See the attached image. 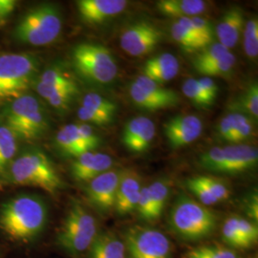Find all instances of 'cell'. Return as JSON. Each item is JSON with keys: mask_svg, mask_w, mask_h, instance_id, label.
Instances as JSON below:
<instances>
[{"mask_svg": "<svg viewBox=\"0 0 258 258\" xmlns=\"http://www.w3.org/2000/svg\"><path fill=\"white\" fill-rule=\"evenodd\" d=\"M180 71V63L175 55L164 53L148 59L144 66V76L162 84L173 80Z\"/></svg>", "mask_w": 258, "mask_h": 258, "instance_id": "19", "label": "cell"}, {"mask_svg": "<svg viewBox=\"0 0 258 258\" xmlns=\"http://www.w3.org/2000/svg\"><path fill=\"white\" fill-rule=\"evenodd\" d=\"M197 82L199 83L204 93L214 102L218 95V86L215 82L210 77H203V78L197 79Z\"/></svg>", "mask_w": 258, "mask_h": 258, "instance_id": "47", "label": "cell"}, {"mask_svg": "<svg viewBox=\"0 0 258 258\" xmlns=\"http://www.w3.org/2000/svg\"><path fill=\"white\" fill-rule=\"evenodd\" d=\"M229 52H230V50L221 45L219 42L212 43L211 45L204 48L203 50H201L194 57V68L211 63L212 61L228 54Z\"/></svg>", "mask_w": 258, "mask_h": 258, "instance_id": "34", "label": "cell"}, {"mask_svg": "<svg viewBox=\"0 0 258 258\" xmlns=\"http://www.w3.org/2000/svg\"><path fill=\"white\" fill-rule=\"evenodd\" d=\"M62 19L59 11L51 4L30 10L16 26L13 36L17 41L32 46H45L59 37Z\"/></svg>", "mask_w": 258, "mask_h": 258, "instance_id": "7", "label": "cell"}, {"mask_svg": "<svg viewBox=\"0 0 258 258\" xmlns=\"http://www.w3.org/2000/svg\"><path fill=\"white\" fill-rule=\"evenodd\" d=\"M47 222L46 204L36 195L21 194L0 206V231L15 243L28 244L37 239Z\"/></svg>", "mask_w": 258, "mask_h": 258, "instance_id": "1", "label": "cell"}, {"mask_svg": "<svg viewBox=\"0 0 258 258\" xmlns=\"http://www.w3.org/2000/svg\"><path fill=\"white\" fill-rule=\"evenodd\" d=\"M80 136L83 140L85 147L89 151H93L95 148H98L101 144V139L96 134L95 130L90 124L87 123H77Z\"/></svg>", "mask_w": 258, "mask_h": 258, "instance_id": "44", "label": "cell"}, {"mask_svg": "<svg viewBox=\"0 0 258 258\" xmlns=\"http://www.w3.org/2000/svg\"><path fill=\"white\" fill-rule=\"evenodd\" d=\"M243 46L245 54L249 58H256L258 55L257 19H249L243 29Z\"/></svg>", "mask_w": 258, "mask_h": 258, "instance_id": "31", "label": "cell"}, {"mask_svg": "<svg viewBox=\"0 0 258 258\" xmlns=\"http://www.w3.org/2000/svg\"><path fill=\"white\" fill-rule=\"evenodd\" d=\"M236 115V123H235V129L234 134L232 138V144L239 145L241 142L249 140L253 135V129L254 124L252 119H250L247 115L243 113H237Z\"/></svg>", "mask_w": 258, "mask_h": 258, "instance_id": "36", "label": "cell"}, {"mask_svg": "<svg viewBox=\"0 0 258 258\" xmlns=\"http://www.w3.org/2000/svg\"><path fill=\"white\" fill-rule=\"evenodd\" d=\"M2 120L19 141H36L49 128V119L42 103L28 93L8 102Z\"/></svg>", "mask_w": 258, "mask_h": 258, "instance_id": "3", "label": "cell"}, {"mask_svg": "<svg viewBox=\"0 0 258 258\" xmlns=\"http://www.w3.org/2000/svg\"><path fill=\"white\" fill-rule=\"evenodd\" d=\"M128 91L129 96L132 99V101L137 106L143 108V109L156 111L165 108L160 102H156L155 100L150 98L139 87L137 84H135L134 83H132L129 85Z\"/></svg>", "mask_w": 258, "mask_h": 258, "instance_id": "37", "label": "cell"}, {"mask_svg": "<svg viewBox=\"0 0 258 258\" xmlns=\"http://www.w3.org/2000/svg\"><path fill=\"white\" fill-rule=\"evenodd\" d=\"M37 82L44 83L47 85H55V86H67L77 84L74 80L65 72L63 69L58 67H52L46 69Z\"/></svg>", "mask_w": 258, "mask_h": 258, "instance_id": "35", "label": "cell"}, {"mask_svg": "<svg viewBox=\"0 0 258 258\" xmlns=\"http://www.w3.org/2000/svg\"><path fill=\"white\" fill-rule=\"evenodd\" d=\"M55 144L62 154L74 159L90 152L80 136L77 123H68L59 129L55 136Z\"/></svg>", "mask_w": 258, "mask_h": 258, "instance_id": "22", "label": "cell"}, {"mask_svg": "<svg viewBox=\"0 0 258 258\" xmlns=\"http://www.w3.org/2000/svg\"><path fill=\"white\" fill-rule=\"evenodd\" d=\"M2 178L5 184L35 186L53 196L64 188L54 163L39 149L27 150L15 158Z\"/></svg>", "mask_w": 258, "mask_h": 258, "instance_id": "2", "label": "cell"}, {"mask_svg": "<svg viewBox=\"0 0 258 258\" xmlns=\"http://www.w3.org/2000/svg\"><path fill=\"white\" fill-rule=\"evenodd\" d=\"M244 25L245 21L242 10L238 7L228 10L215 30L219 43L229 50L236 46L243 33Z\"/></svg>", "mask_w": 258, "mask_h": 258, "instance_id": "18", "label": "cell"}, {"mask_svg": "<svg viewBox=\"0 0 258 258\" xmlns=\"http://www.w3.org/2000/svg\"><path fill=\"white\" fill-rule=\"evenodd\" d=\"M164 129L171 148H184L202 135L203 121L195 115H176L166 120Z\"/></svg>", "mask_w": 258, "mask_h": 258, "instance_id": "12", "label": "cell"}, {"mask_svg": "<svg viewBox=\"0 0 258 258\" xmlns=\"http://www.w3.org/2000/svg\"><path fill=\"white\" fill-rule=\"evenodd\" d=\"M182 91L184 96L192 102V104L198 107L208 108L214 102L204 93L197 82V79H186L182 85Z\"/></svg>", "mask_w": 258, "mask_h": 258, "instance_id": "29", "label": "cell"}, {"mask_svg": "<svg viewBox=\"0 0 258 258\" xmlns=\"http://www.w3.org/2000/svg\"><path fill=\"white\" fill-rule=\"evenodd\" d=\"M238 231L242 240L244 249H248L256 243L258 238L257 226L253 222L249 221L238 216Z\"/></svg>", "mask_w": 258, "mask_h": 258, "instance_id": "40", "label": "cell"}, {"mask_svg": "<svg viewBox=\"0 0 258 258\" xmlns=\"http://www.w3.org/2000/svg\"><path fill=\"white\" fill-rule=\"evenodd\" d=\"M127 4L126 0H80L77 7L84 22L98 24L120 15Z\"/></svg>", "mask_w": 258, "mask_h": 258, "instance_id": "15", "label": "cell"}, {"mask_svg": "<svg viewBox=\"0 0 258 258\" xmlns=\"http://www.w3.org/2000/svg\"><path fill=\"white\" fill-rule=\"evenodd\" d=\"M238 216L229 217L222 227L221 237L223 242L231 248L244 249L238 231Z\"/></svg>", "mask_w": 258, "mask_h": 258, "instance_id": "33", "label": "cell"}, {"mask_svg": "<svg viewBox=\"0 0 258 258\" xmlns=\"http://www.w3.org/2000/svg\"><path fill=\"white\" fill-rule=\"evenodd\" d=\"M5 24H6V20H2V21H0V28L3 27Z\"/></svg>", "mask_w": 258, "mask_h": 258, "instance_id": "50", "label": "cell"}, {"mask_svg": "<svg viewBox=\"0 0 258 258\" xmlns=\"http://www.w3.org/2000/svg\"><path fill=\"white\" fill-rule=\"evenodd\" d=\"M190 19L204 45L208 47L212 44L214 32H213L212 23L208 19L202 17H194V18H190Z\"/></svg>", "mask_w": 258, "mask_h": 258, "instance_id": "43", "label": "cell"}, {"mask_svg": "<svg viewBox=\"0 0 258 258\" xmlns=\"http://www.w3.org/2000/svg\"><path fill=\"white\" fill-rule=\"evenodd\" d=\"M148 187L157 219H159L167 203L169 196V185L166 180H157L149 184Z\"/></svg>", "mask_w": 258, "mask_h": 258, "instance_id": "28", "label": "cell"}, {"mask_svg": "<svg viewBox=\"0 0 258 258\" xmlns=\"http://www.w3.org/2000/svg\"><path fill=\"white\" fill-rule=\"evenodd\" d=\"M19 148V140L7 124L0 120V176L5 174L15 160Z\"/></svg>", "mask_w": 258, "mask_h": 258, "instance_id": "24", "label": "cell"}, {"mask_svg": "<svg viewBox=\"0 0 258 258\" xmlns=\"http://www.w3.org/2000/svg\"><path fill=\"white\" fill-rule=\"evenodd\" d=\"M15 0H0V21L6 20L17 7Z\"/></svg>", "mask_w": 258, "mask_h": 258, "instance_id": "48", "label": "cell"}, {"mask_svg": "<svg viewBox=\"0 0 258 258\" xmlns=\"http://www.w3.org/2000/svg\"><path fill=\"white\" fill-rule=\"evenodd\" d=\"M98 224L82 203L73 201L56 233L55 244L70 256L88 251L98 236Z\"/></svg>", "mask_w": 258, "mask_h": 258, "instance_id": "5", "label": "cell"}, {"mask_svg": "<svg viewBox=\"0 0 258 258\" xmlns=\"http://www.w3.org/2000/svg\"><path fill=\"white\" fill-rule=\"evenodd\" d=\"M133 83L137 84L150 98L160 102L165 108L175 106L180 102V98L175 91L166 89L162 84L153 82L144 75L137 77Z\"/></svg>", "mask_w": 258, "mask_h": 258, "instance_id": "23", "label": "cell"}, {"mask_svg": "<svg viewBox=\"0 0 258 258\" xmlns=\"http://www.w3.org/2000/svg\"><path fill=\"white\" fill-rule=\"evenodd\" d=\"M171 35L176 42L182 47L185 52L192 53L195 51L200 52L202 50V47L197 43V41L194 37L189 36L184 29L181 27V25L177 21H175L171 26Z\"/></svg>", "mask_w": 258, "mask_h": 258, "instance_id": "38", "label": "cell"}, {"mask_svg": "<svg viewBox=\"0 0 258 258\" xmlns=\"http://www.w3.org/2000/svg\"><path fill=\"white\" fill-rule=\"evenodd\" d=\"M222 173L239 174L254 168L258 162L257 148L247 145H231L223 148Z\"/></svg>", "mask_w": 258, "mask_h": 258, "instance_id": "16", "label": "cell"}, {"mask_svg": "<svg viewBox=\"0 0 258 258\" xmlns=\"http://www.w3.org/2000/svg\"><path fill=\"white\" fill-rule=\"evenodd\" d=\"M78 117L79 119L87 124H96V125H104L110 122V120L103 118L102 116L94 113L93 111L89 110L83 106H81L78 109Z\"/></svg>", "mask_w": 258, "mask_h": 258, "instance_id": "46", "label": "cell"}, {"mask_svg": "<svg viewBox=\"0 0 258 258\" xmlns=\"http://www.w3.org/2000/svg\"><path fill=\"white\" fill-rule=\"evenodd\" d=\"M186 258H238L236 252L229 247L220 245H206L190 249Z\"/></svg>", "mask_w": 258, "mask_h": 258, "instance_id": "30", "label": "cell"}, {"mask_svg": "<svg viewBox=\"0 0 258 258\" xmlns=\"http://www.w3.org/2000/svg\"><path fill=\"white\" fill-rule=\"evenodd\" d=\"M142 187L141 176L136 171H121L116 203L114 207L115 211L120 215H126L135 212Z\"/></svg>", "mask_w": 258, "mask_h": 258, "instance_id": "17", "label": "cell"}, {"mask_svg": "<svg viewBox=\"0 0 258 258\" xmlns=\"http://www.w3.org/2000/svg\"><path fill=\"white\" fill-rule=\"evenodd\" d=\"M159 11L174 18L200 17L207 9V2L203 0H161L157 3Z\"/></svg>", "mask_w": 258, "mask_h": 258, "instance_id": "21", "label": "cell"}, {"mask_svg": "<svg viewBox=\"0 0 258 258\" xmlns=\"http://www.w3.org/2000/svg\"><path fill=\"white\" fill-rule=\"evenodd\" d=\"M87 252V258H126L123 240L109 231L99 233Z\"/></svg>", "mask_w": 258, "mask_h": 258, "instance_id": "20", "label": "cell"}, {"mask_svg": "<svg viewBox=\"0 0 258 258\" xmlns=\"http://www.w3.org/2000/svg\"><path fill=\"white\" fill-rule=\"evenodd\" d=\"M120 175L121 170L111 168L89 181L85 187L89 203L101 212L114 209Z\"/></svg>", "mask_w": 258, "mask_h": 258, "instance_id": "11", "label": "cell"}, {"mask_svg": "<svg viewBox=\"0 0 258 258\" xmlns=\"http://www.w3.org/2000/svg\"><path fill=\"white\" fill-rule=\"evenodd\" d=\"M72 59L76 71L92 83H112L119 72L117 61L110 50L100 44H78L73 49Z\"/></svg>", "mask_w": 258, "mask_h": 258, "instance_id": "8", "label": "cell"}, {"mask_svg": "<svg viewBox=\"0 0 258 258\" xmlns=\"http://www.w3.org/2000/svg\"><path fill=\"white\" fill-rule=\"evenodd\" d=\"M79 92V87H69L46 100L47 103L57 110H65L73 101L75 96Z\"/></svg>", "mask_w": 258, "mask_h": 258, "instance_id": "41", "label": "cell"}, {"mask_svg": "<svg viewBox=\"0 0 258 258\" xmlns=\"http://www.w3.org/2000/svg\"><path fill=\"white\" fill-rule=\"evenodd\" d=\"M112 166L113 160L108 154L90 151L75 159L71 166V175L76 182L87 184Z\"/></svg>", "mask_w": 258, "mask_h": 258, "instance_id": "14", "label": "cell"}, {"mask_svg": "<svg viewBox=\"0 0 258 258\" xmlns=\"http://www.w3.org/2000/svg\"><path fill=\"white\" fill-rule=\"evenodd\" d=\"M38 71L37 56L29 53L0 55V103L12 102L27 94Z\"/></svg>", "mask_w": 258, "mask_h": 258, "instance_id": "6", "label": "cell"}, {"mask_svg": "<svg viewBox=\"0 0 258 258\" xmlns=\"http://www.w3.org/2000/svg\"><path fill=\"white\" fill-rule=\"evenodd\" d=\"M82 106L93 111L107 120H112L116 112L117 105L97 93H88L83 98Z\"/></svg>", "mask_w": 258, "mask_h": 258, "instance_id": "25", "label": "cell"}, {"mask_svg": "<svg viewBox=\"0 0 258 258\" xmlns=\"http://www.w3.org/2000/svg\"><path fill=\"white\" fill-rule=\"evenodd\" d=\"M204 183L210 189L211 194L217 199L218 202L225 201L230 197V189L228 185L223 183L220 179L214 176L201 175Z\"/></svg>", "mask_w": 258, "mask_h": 258, "instance_id": "42", "label": "cell"}, {"mask_svg": "<svg viewBox=\"0 0 258 258\" xmlns=\"http://www.w3.org/2000/svg\"><path fill=\"white\" fill-rule=\"evenodd\" d=\"M126 258H173L170 241L158 230L133 226L124 233Z\"/></svg>", "mask_w": 258, "mask_h": 258, "instance_id": "9", "label": "cell"}, {"mask_svg": "<svg viewBox=\"0 0 258 258\" xmlns=\"http://www.w3.org/2000/svg\"><path fill=\"white\" fill-rule=\"evenodd\" d=\"M235 55L230 51L228 54L211 63L199 66L195 69L199 73L205 75V77H225L231 73L235 66Z\"/></svg>", "mask_w": 258, "mask_h": 258, "instance_id": "26", "label": "cell"}, {"mask_svg": "<svg viewBox=\"0 0 258 258\" xmlns=\"http://www.w3.org/2000/svg\"><path fill=\"white\" fill-rule=\"evenodd\" d=\"M156 135V126L148 117L139 116L129 120L121 135V143L132 153L148 151Z\"/></svg>", "mask_w": 258, "mask_h": 258, "instance_id": "13", "label": "cell"}, {"mask_svg": "<svg viewBox=\"0 0 258 258\" xmlns=\"http://www.w3.org/2000/svg\"><path fill=\"white\" fill-rule=\"evenodd\" d=\"M187 188L198 198L199 202L206 206L211 207L219 203L217 199L211 194L208 186L204 183L202 176H194L186 180Z\"/></svg>", "mask_w": 258, "mask_h": 258, "instance_id": "32", "label": "cell"}, {"mask_svg": "<svg viewBox=\"0 0 258 258\" xmlns=\"http://www.w3.org/2000/svg\"><path fill=\"white\" fill-rule=\"evenodd\" d=\"M135 212H137L141 219H143L144 221L154 222L158 220L155 212H154L153 205H152L151 199H150L148 186L142 187L138 204H137V208H136Z\"/></svg>", "mask_w": 258, "mask_h": 258, "instance_id": "39", "label": "cell"}, {"mask_svg": "<svg viewBox=\"0 0 258 258\" xmlns=\"http://www.w3.org/2000/svg\"><path fill=\"white\" fill-rule=\"evenodd\" d=\"M161 30L149 21H139L129 26L120 36L121 49L132 56L150 53L161 42Z\"/></svg>", "mask_w": 258, "mask_h": 258, "instance_id": "10", "label": "cell"}, {"mask_svg": "<svg viewBox=\"0 0 258 258\" xmlns=\"http://www.w3.org/2000/svg\"><path fill=\"white\" fill-rule=\"evenodd\" d=\"M235 109L249 118L257 119L258 117V85L256 82L250 83L248 88L240 97L238 102L235 103Z\"/></svg>", "mask_w": 258, "mask_h": 258, "instance_id": "27", "label": "cell"}, {"mask_svg": "<svg viewBox=\"0 0 258 258\" xmlns=\"http://www.w3.org/2000/svg\"><path fill=\"white\" fill-rule=\"evenodd\" d=\"M246 212L252 220L257 221L258 218V201L257 195L251 194L246 202Z\"/></svg>", "mask_w": 258, "mask_h": 258, "instance_id": "49", "label": "cell"}, {"mask_svg": "<svg viewBox=\"0 0 258 258\" xmlns=\"http://www.w3.org/2000/svg\"><path fill=\"white\" fill-rule=\"evenodd\" d=\"M169 223L179 237L194 241L212 235L216 228L217 216L209 207L183 194L173 205Z\"/></svg>", "mask_w": 258, "mask_h": 258, "instance_id": "4", "label": "cell"}, {"mask_svg": "<svg viewBox=\"0 0 258 258\" xmlns=\"http://www.w3.org/2000/svg\"><path fill=\"white\" fill-rule=\"evenodd\" d=\"M236 123V115L235 112L230 113L222 118L218 124V136L227 142H231L232 144V138L234 134Z\"/></svg>", "mask_w": 258, "mask_h": 258, "instance_id": "45", "label": "cell"}]
</instances>
